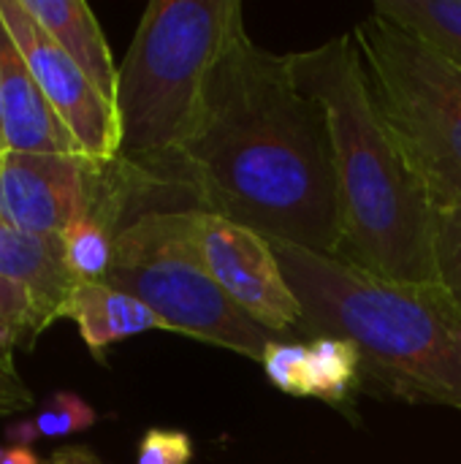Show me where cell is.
Returning a JSON list of instances; mask_svg holds the SVG:
<instances>
[{"instance_id":"4","label":"cell","mask_w":461,"mask_h":464,"mask_svg":"<svg viewBox=\"0 0 461 464\" xmlns=\"http://www.w3.org/2000/svg\"><path fill=\"white\" fill-rule=\"evenodd\" d=\"M242 24L236 0H152L120 63L117 160L193 209L177 158L198 122L212 65Z\"/></svg>"},{"instance_id":"7","label":"cell","mask_w":461,"mask_h":464,"mask_svg":"<svg viewBox=\"0 0 461 464\" xmlns=\"http://www.w3.org/2000/svg\"><path fill=\"white\" fill-rule=\"evenodd\" d=\"M122 228L133 215V188L120 160L95 163L84 155L3 152L0 220L30 234L60 237L84 218Z\"/></svg>"},{"instance_id":"18","label":"cell","mask_w":461,"mask_h":464,"mask_svg":"<svg viewBox=\"0 0 461 464\" xmlns=\"http://www.w3.org/2000/svg\"><path fill=\"white\" fill-rule=\"evenodd\" d=\"M43 329L49 326L30 294L22 285L0 277V343L14 353V348L30 345Z\"/></svg>"},{"instance_id":"26","label":"cell","mask_w":461,"mask_h":464,"mask_svg":"<svg viewBox=\"0 0 461 464\" xmlns=\"http://www.w3.org/2000/svg\"><path fill=\"white\" fill-rule=\"evenodd\" d=\"M0 155H3V141H0Z\"/></svg>"},{"instance_id":"12","label":"cell","mask_w":461,"mask_h":464,"mask_svg":"<svg viewBox=\"0 0 461 464\" xmlns=\"http://www.w3.org/2000/svg\"><path fill=\"white\" fill-rule=\"evenodd\" d=\"M43 33L73 60V65L114 103L120 65L111 57L101 22L84 0H22Z\"/></svg>"},{"instance_id":"15","label":"cell","mask_w":461,"mask_h":464,"mask_svg":"<svg viewBox=\"0 0 461 464\" xmlns=\"http://www.w3.org/2000/svg\"><path fill=\"white\" fill-rule=\"evenodd\" d=\"M375 11L405 24L461 65V0H378Z\"/></svg>"},{"instance_id":"3","label":"cell","mask_w":461,"mask_h":464,"mask_svg":"<svg viewBox=\"0 0 461 464\" xmlns=\"http://www.w3.org/2000/svg\"><path fill=\"white\" fill-rule=\"evenodd\" d=\"M272 247L302 304L304 340L345 337L361 353L364 383L461 411V310L437 283L389 280L285 242Z\"/></svg>"},{"instance_id":"1","label":"cell","mask_w":461,"mask_h":464,"mask_svg":"<svg viewBox=\"0 0 461 464\" xmlns=\"http://www.w3.org/2000/svg\"><path fill=\"white\" fill-rule=\"evenodd\" d=\"M177 179L196 209L269 242L337 256L340 204L326 114L296 84L288 57L261 49L245 24L212 65Z\"/></svg>"},{"instance_id":"17","label":"cell","mask_w":461,"mask_h":464,"mask_svg":"<svg viewBox=\"0 0 461 464\" xmlns=\"http://www.w3.org/2000/svg\"><path fill=\"white\" fill-rule=\"evenodd\" d=\"M117 226H111L103 218H84L68 226L60 234L62 256L71 269V275L79 283H103L111 261H114V237Z\"/></svg>"},{"instance_id":"6","label":"cell","mask_w":461,"mask_h":464,"mask_svg":"<svg viewBox=\"0 0 461 464\" xmlns=\"http://www.w3.org/2000/svg\"><path fill=\"white\" fill-rule=\"evenodd\" d=\"M193 209H147L114 237L106 285L144 302L168 332L264 362L283 340L250 321L212 280L193 239Z\"/></svg>"},{"instance_id":"8","label":"cell","mask_w":461,"mask_h":464,"mask_svg":"<svg viewBox=\"0 0 461 464\" xmlns=\"http://www.w3.org/2000/svg\"><path fill=\"white\" fill-rule=\"evenodd\" d=\"M190 220L201 261L220 291L266 332L307 343L302 337V304L283 275L272 242L247 226L204 209H193Z\"/></svg>"},{"instance_id":"21","label":"cell","mask_w":461,"mask_h":464,"mask_svg":"<svg viewBox=\"0 0 461 464\" xmlns=\"http://www.w3.org/2000/svg\"><path fill=\"white\" fill-rule=\"evenodd\" d=\"M193 440L182 430H147L136 449V464H190Z\"/></svg>"},{"instance_id":"14","label":"cell","mask_w":461,"mask_h":464,"mask_svg":"<svg viewBox=\"0 0 461 464\" xmlns=\"http://www.w3.org/2000/svg\"><path fill=\"white\" fill-rule=\"evenodd\" d=\"M361 353L351 340L331 334L307 340V397L348 408L361 392Z\"/></svg>"},{"instance_id":"11","label":"cell","mask_w":461,"mask_h":464,"mask_svg":"<svg viewBox=\"0 0 461 464\" xmlns=\"http://www.w3.org/2000/svg\"><path fill=\"white\" fill-rule=\"evenodd\" d=\"M0 277L22 285L43 315L46 326L60 321V313L79 285L71 275L60 237L19 231L0 220Z\"/></svg>"},{"instance_id":"5","label":"cell","mask_w":461,"mask_h":464,"mask_svg":"<svg viewBox=\"0 0 461 464\" xmlns=\"http://www.w3.org/2000/svg\"><path fill=\"white\" fill-rule=\"evenodd\" d=\"M351 35L372 98L437 209L461 204V65L375 8Z\"/></svg>"},{"instance_id":"23","label":"cell","mask_w":461,"mask_h":464,"mask_svg":"<svg viewBox=\"0 0 461 464\" xmlns=\"http://www.w3.org/2000/svg\"><path fill=\"white\" fill-rule=\"evenodd\" d=\"M0 464H41L38 462V457L33 454V449H27V446H8L5 451H3V459Z\"/></svg>"},{"instance_id":"20","label":"cell","mask_w":461,"mask_h":464,"mask_svg":"<svg viewBox=\"0 0 461 464\" xmlns=\"http://www.w3.org/2000/svg\"><path fill=\"white\" fill-rule=\"evenodd\" d=\"M269 383L288 397H307V343L274 340L261 362Z\"/></svg>"},{"instance_id":"16","label":"cell","mask_w":461,"mask_h":464,"mask_svg":"<svg viewBox=\"0 0 461 464\" xmlns=\"http://www.w3.org/2000/svg\"><path fill=\"white\" fill-rule=\"evenodd\" d=\"M95 421H98V413L90 402H84L73 392H57L41 405L38 416L8 424L5 438L11 446H27L30 449L35 440L68 438V435L84 432Z\"/></svg>"},{"instance_id":"24","label":"cell","mask_w":461,"mask_h":464,"mask_svg":"<svg viewBox=\"0 0 461 464\" xmlns=\"http://www.w3.org/2000/svg\"><path fill=\"white\" fill-rule=\"evenodd\" d=\"M16 413H19V411H16L8 400H3V397H0V416H16Z\"/></svg>"},{"instance_id":"25","label":"cell","mask_w":461,"mask_h":464,"mask_svg":"<svg viewBox=\"0 0 461 464\" xmlns=\"http://www.w3.org/2000/svg\"><path fill=\"white\" fill-rule=\"evenodd\" d=\"M3 451H5V449H0V459H3Z\"/></svg>"},{"instance_id":"19","label":"cell","mask_w":461,"mask_h":464,"mask_svg":"<svg viewBox=\"0 0 461 464\" xmlns=\"http://www.w3.org/2000/svg\"><path fill=\"white\" fill-rule=\"evenodd\" d=\"M435 264H437V285L461 310V204L437 209Z\"/></svg>"},{"instance_id":"13","label":"cell","mask_w":461,"mask_h":464,"mask_svg":"<svg viewBox=\"0 0 461 464\" xmlns=\"http://www.w3.org/2000/svg\"><path fill=\"white\" fill-rule=\"evenodd\" d=\"M60 318L76 324L84 345L98 362H103V353L111 345L128 337L144 332H168L144 302L106 283H79L71 291Z\"/></svg>"},{"instance_id":"10","label":"cell","mask_w":461,"mask_h":464,"mask_svg":"<svg viewBox=\"0 0 461 464\" xmlns=\"http://www.w3.org/2000/svg\"><path fill=\"white\" fill-rule=\"evenodd\" d=\"M0 141L3 152L82 155L79 144L49 106L19 46L0 19Z\"/></svg>"},{"instance_id":"22","label":"cell","mask_w":461,"mask_h":464,"mask_svg":"<svg viewBox=\"0 0 461 464\" xmlns=\"http://www.w3.org/2000/svg\"><path fill=\"white\" fill-rule=\"evenodd\" d=\"M46 464H103L98 457H92L87 449H68V451H60L54 454V459Z\"/></svg>"},{"instance_id":"9","label":"cell","mask_w":461,"mask_h":464,"mask_svg":"<svg viewBox=\"0 0 461 464\" xmlns=\"http://www.w3.org/2000/svg\"><path fill=\"white\" fill-rule=\"evenodd\" d=\"M0 19L19 46L49 106L62 120L79 152L95 163H114L120 152L117 109L43 33L22 0H0Z\"/></svg>"},{"instance_id":"2","label":"cell","mask_w":461,"mask_h":464,"mask_svg":"<svg viewBox=\"0 0 461 464\" xmlns=\"http://www.w3.org/2000/svg\"><path fill=\"white\" fill-rule=\"evenodd\" d=\"M285 57L296 84L326 114L340 204L337 258L399 283H437V204L383 120L353 35Z\"/></svg>"}]
</instances>
